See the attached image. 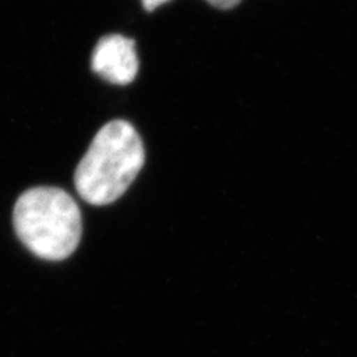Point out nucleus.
<instances>
[{"instance_id":"obj_1","label":"nucleus","mask_w":357,"mask_h":357,"mask_svg":"<svg viewBox=\"0 0 357 357\" xmlns=\"http://www.w3.org/2000/svg\"><path fill=\"white\" fill-rule=\"evenodd\" d=\"M144 164V148L130 122L115 119L100 128L75 172L77 194L86 203H114L134 182Z\"/></svg>"},{"instance_id":"obj_2","label":"nucleus","mask_w":357,"mask_h":357,"mask_svg":"<svg viewBox=\"0 0 357 357\" xmlns=\"http://www.w3.org/2000/svg\"><path fill=\"white\" fill-rule=\"evenodd\" d=\"M14 227L31 253L42 259L61 261L69 258L81 241V210L63 189L33 188L17 201Z\"/></svg>"},{"instance_id":"obj_3","label":"nucleus","mask_w":357,"mask_h":357,"mask_svg":"<svg viewBox=\"0 0 357 357\" xmlns=\"http://www.w3.org/2000/svg\"><path fill=\"white\" fill-rule=\"evenodd\" d=\"M91 67L100 77L110 84H131L139 72L136 43L122 35L102 38L94 48Z\"/></svg>"},{"instance_id":"obj_4","label":"nucleus","mask_w":357,"mask_h":357,"mask_svg":"<svg viewBox=\"0 0 357 357\" xmlns=\"http://www.w3.org/2000/svg\"><path fill=\"white\" fill-rule=\"evenodd\" d=\"M207 2L219 9H231L234 6H237L241 0H207Z\"/></svg>"},{"instance_id":"obj_5","label":"nucleus","mask_w":357,"mask_h":357,"mask_svg":"<svg viewBox=\"0 0 357 357\" xmlns=\"http://www.w3.org/2000/svg\"><path fill=\"white\" fill-rule=\"evenodd\" d=\"M170 2V0H142L143 8L148 10V13H152L156 8H160L161 5Z\"/></svg>"}]
</instances>
